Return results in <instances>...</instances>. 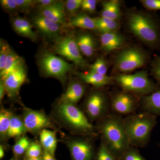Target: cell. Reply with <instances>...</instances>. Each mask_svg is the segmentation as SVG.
Returning <instances> with one entry per match:
<instances>
[{
  "label": "cell",
  "instance_id": "1",
  "mask_svg": "<svg viewBox=\"0 0 160 160\" xmlns=\"http://www.w3.org/2000/svg\"><path fill=\"white\" fill-rule=\"evenodd\" d=\"M100 130L105 142L117 158L122 159L130 148V144L124 128L123 120L109 116L104 120Z\"/></svg>",
  "mask_w": 160,
  "mask_h": 160
},
{
  "label": "cell",
  "instance_id": "2",
  "mask_svg": "<svg viewBox=\"0 0 160 160\" xmlns=\"http://www.w3.org/2000/svg\"><path fill=\"white\" fill-rule=\"evenodd\" d=\"M123 122L129 144L136 146L147 143L157 122L155 115L148 112L131 116Z\"/></svg>",
  "mask_w": 160,
  "mask_h": 160
},
{
  "label": "cell",
  "instance_id": "3",
  "mask_svg": "<svg viewBox=\"0 0 160 160\" xmlns=\"http://www.w3.org/2000/svg\"><path fill=\"white\" fill-rule=\"evenodd\" d=\"M55 113L62 126L73 133L86 135L94 131L87 117L75 105L58 103Z\"/></svg>",
  "mask_w": 160,
  "mask_h": 160
},
{
  "label": "cell",
  "instance_id": "4",
  "mask_svg": "<svg viewBox=\"0 0 160 160\" xmlns=\"http://www.w3.org/2000/svg\"><path fill=\"white\" fill-rule=\"evenodd\" d=\"M129 29L141 41L157 47L160 43V29L157 22L141 13H132L129 19Z\"/></svg>",
  "mask_w": 160,
  "mask_h": 160
},
{
  "label": "cell",
  "instance_id": "5",
  "mask_svg": "<svg viewBox=\"0 0 160 160\" xmlns=\"http://www.w3.org/2000/svg\"><path fill=\"white\" fill-rule=\"evenodd\" d=\"M115 79L119 85L126 91L142 94H150L156 90V86L149 78L145 71L132 74H119Z\"/></svg>",
  "mask_w": 160,
  "mask_h": 160
},
{
  "label": "cell",
  "instance_id": "6",
  "mask_svg": "<svg viewBox=\"0 0 160 160\" xmlns=\"http://www.w3.org/2000/svg\"><path fill=\"white\" fill-rule=\"evenodd\" d=\"M42 71L47 76L54 77L62 82L72 69V65L61 58L49 52L44 53L40 59Z\"/></svg>",
  "mask_w": 160,
  "mask_h": 160
},
{
  "label": "cell",
  "instance_id": "7",
  "mask_svg": "<svg viewBox=\"0 0 160 160\" xmlns=\"http://www.w3.org/2000/svg\"><path fill=\"white\" fill-rule=\"evenodd\" d=\"M56 53L73 62L77 66L85 67L86 62L82 56L77 41L72 35L60 39L54 46Z\"/></svg>",
  "mask_w": 160,
  "mask_h": 160
},
{
  "label": "cell",
  "instance_id": "8",
  "mask_svg": "<svg viewBox=\"0 0 160 160\" xmlns=\"http://www.w3.org/2000/svg\"><path fill=\"white\" fill-rule=\"evenodd\" d=\"M22 119L27 132L34 135L40 134L43 129L54 128L51 119L42 111L26 108Z\"/></svg>",
  "mask_w": 160,
  "mask_h": 160
},
{
  "label": "cell",
  "instance_id": "9",
  "mask_svg": "<svg viewBox=\"0 0 160 160\" xmlns=\"http://www.w3.org/2000/svg\"><path fill=\"white\" fill-rule=\"evenodd\" d=\"M146 62V56L142 52L135 48H129L123 50L118 56L116 66L122 72H130L141 68Z\"/></svg>",
  "mask_w": 160,
  "mask_h": 160
},
{
  "label": "cell",
  "instance_id": "10",
  "mask_svg": "<svg viewBox=\"0 0 160 160\" xmlns=\"http://www.w3.org/2000/svg\"><path fill=\"white\" fill-rule=\"evenodd\" d=\"M27 78V73L24 66L1 78V81L4 83L6 94L9 98H12L17 96Z\"/></svg>",
  "mask_w": 160,
  "mask_h": 160
},
{
  "label": "cell",
  "instance_id": "11",
  "mask_svg": "<svg viewBox=\"0 0 160 160\" xmlns=\"http://www.w3.org/2000/svg\"><path fill=\"white\" fill-rule=\"evenodd\" d=\"M72 160H92L94 149L92 143L82 138H74L67 142Z\"/></svg>",
  "mask_w": 160,
  "mask_h": 160
},
{
  "label": "cell",
  "instance_id": "12",
  "mask_svg": "<svg viewBox=\"0 0 160 160\" xmlns=\"http://www.w3.org/2000/svg\"><path fill=\"white\" fill-rule=\"evenodd\" d=\"M84 109L87 118L90 120L100 118L105 114L107 110L106 98L100 92L92 93L86 100Z\"/></svg>",
  "mask_w": 160,
  "mask_h": 160
},
{
  "label": "cell",
  "instance_id": "13",
  "mask_svg": "<svg viewBox=\"0 0 160 160\" xmlns=\"http://www.w3.org/2000/svg\"><path fill=\"white\" fill-rule=\"evenodd\" d=\"M85 92V87L80 82H72L66 92L62 95L58 103H67L76 105L82 99Z\"/></svg>",
  "mask_w": 160,
  "mask_h": 160
},
{
  "label": "cell",
  "instance_id": "14",
  "mask_svg": "<svg viewBox=\"0 0 160 160\" xmlns=\"http://www.w3.org/2000/svg\"><path fill=\"white\" fill-rule=\"evenodd\" d=\"M33 21L35 27L45 36L55 37L59 33L60 25L46 17L40 15L34 18Z\"/></svg>",
  "mask_w": 160,
  "mask_h": 160
},
{
  "label": "cell",
  "instance_id": "15",
  "mask_svg": "<svg viewBox=\"0 0 160 160\" xmlns=\"http://www.w3.org/2000/svg\"><path fill=\"white\" fill-rule=\"evenodd\" d=\"M65 9L66 7L64 3L57 1L51 6L42 9L41 15L61 25L65 23Z\"/></svg>",
  "mask_w": 160,
  "mask_h": 160
},
{
  "label": "cell",
  "instance_id": "16",
  "mask_svg": "<svg viewBox=\"0 0 160 160\" xmlns=\"http://www.w3.org/2000/svg\"><path fill=\"white\" fill-rule=\"evenodd\" d=\"M112 106L113 110L121 114H129L134 109V101L129 95L126 93H119L116 96Z\"/></svg>",
  "mask_w": 160,
  "mask_h": 160
},
{
  "label": "cell",
  "instance_id": "17",
  "mask_svg": "<svg viewBox=\"0 0 160 160\" xmlns=\"http://www.w3.org/2000/svg\"><path fill=\"white\" fill-rule=\"evenodd\" d=\"M125 41L124 37L116 32L102 33L100 37L101 46L107 52L118 49L122 46Z\"/></svg>",
  "mask_w": 160,
  "mask_h": 160
},
{
  "label": "cell",
  "instance_id": "18",
  "mask_svg": "<svg viewBox=\"0 0 160 160\" xmlns=\"http://www.w3.org/2000/svg\"><path fill=\"white\" fill-rule=\"evenodd\" d=\"M12 26L16 32L21 36L32 41L37 39V36L33 31L31 24L24 18L18 17L12 19Z\"/></svg>",
  "mask_w": 160,
  "mask_h": 160
},
{
  "label": "cell",
  "instance_id": "19",
  "mask_svg": "<svg viewBox=\"0 0 160 160\" xmlns=\"http://www.w3.org/2000/svg\"><path fill=\"white\" fill-rule=\"evenodd\" d=\"M39 136L41 145L44 150L55 158L58 144L56 132L50 129H44L40 132Z\"/></svg>",
  "mask_w": 160,
  "mask_h": 160
},
{
  "label": "cell",
  "instance_id": "20",
  "mask_svg": "<svg viewBox=\"0 0 160 160\" xmlns=\"http://www.w3.org/2000/svg\"><path fill=\"white\" fill-rule=\"evenodd\" d=\"M79 76L87 84L97 87L109 85L112 82L113 78L89 72L88 73H80Z\"/></svg>",
  "mask_w": 160,
  "mask_h": 160
},
{
  "label": "cell",
  "instance_id": "21",
  "mask_svg": "<svg viewBox=\"0 0 160 160\" xmlns=\"http://www.w3.org/2000/svg\"><path fill=\"white\" fill-rule=\"evenodd\" d=\"M143 106L148 112L160 115V89L146 96L143 100Z\"/></svg>",
  "mask_w": 160,
  "mask_h": 160
},
{
  "label": "cell",
  "instance_id": "22",
  "mask_svg": "<svg viewBox=\"0 0 160 160\" xmlns=\"http://www.w3.org/2000/svg\"><path fill=\"white\" fill-rule=\"evenodd\" d=\"M27 132L22 118L13 115L9 126L6 138L21 137Z\"/></svg>",
  "mask_w": 160,
  "mask_h": 160
},
{
  "label": "cell",
  "instance_id": "23",
  "mask_svg": "<svg viewBox=\"0 0 160 160\" xmlns=\"http://www.w3.org/2000/svg\"><path fill=\"white\" fill-rule=\"evenodd\" d=\"M24 66L22 58L12 49L6 61L5 69L2 72L0 73L1 78Z\"/></svg>",
  "mask_w": 160,
  "mask_h": 160
},
{
  "label": "cell",
  "instance_id": "24",
  "mask_svg": "<svg viewBox=\"0 0 160 160\" xmlns=\"http://www.w3.org/2000/svg\"><path fill=\"white\" fill-rule=\"evenodd\" d=\"M69 26L83 29H96L95 18L85 14H80L72 18L68 23Z\"/></svg>",
  "mask_w": 160,
  "mask_h": 160
},
{
  "label": "cell",
  "instance_id": "25",
  "mask_svg": "<svg viewBox=\"0 0 160 160\" xmlns=\"http://www.w3.org/2000/svg\"><path fill=\"white\" fill-rule=\"evenodd\" d=\"M119 2L116 0L108 1L103 3L102 17L108 18L112 20H117L121 16Z\"/></svg>",
  "mask_w": 160,
  "mask_h": 160
},
{
  "label": "cell",
  "instance_id": "26",
  "mask_svg": "<svg viewBox=\"0 0 160 160\" xmlns=\"http://www.w3.org/2000/svg\"><path fill=\"white\" fill-rule=\"evenodd\" d=\"M78 46L82 53L86 57H91L94 53V40L90 35H81L77 40Z\"/></svg>",
  "mask_w": 160,
  "mask_h": 160
},
{
  "label": "cell",
  "instance_id": "27",
  "mask_svg": "<svg viewBox=\"0 0 160 160\" xmlns=\"http://www.w3.org/2000/svg\"><path fill=\"white\" fill-rule=\"evenodd\" d=\"M96 29L102 33L113 32L118 29V24L115 20L108 18L101 17L95 18Z\"/></svg>",
  "mask_w": 160,
  "mask_h": 160
},
{
  "label": "cell",
  "instance_id": "28",
  "mask_svg": "<svg viewBox=\"0 0 160 160\" xmlns=\"http://www.w3.org/2000/svg\"><path fill=\"white\" fill-rule=\"evenodd\" d=\"M13 114L9 109L2 108L0 111V136L1 139L6 138L12 118Z\"/></svg>",
  "mask_w": 160,
  "mask_h": 160
},
{
  "label": "cell",
  "instance_id": "29",
  "mask_svg": "<svg viewBox=\"0 0 160 160\" xmlns=\"http://www.w3.org/2000/svg\"><path fill=\"white\" fill-rule=\"evenodd\" d=\"M31 142L27 137H21L15 143L12 147V151L16 156H19L26 153Z\"/></svg>",
  "mask_w": 160,
  "mask_h": 160
},
{
  "label": "cell",
  "instance_id": "30",
  "mask_svg": "<svg viewBox=\"0 0 160 160\" xmlns=\"http://www.w3.org/2000/svg\"><path fill=\"white\" fill-rule=\"evenodd\" d=\"M12 50L10 46L5 41L0 42V73L2 72L6 66V61Z\"/></svg>",
  "mask_w": 160,
  "mask_h": 160
},
{
  "label": "cell",
  "instance_id": "31",
  "mask_svg": "<svg viewBox=\"0 0 160 160\" xmlns=\"http://www.w3.org/2000/svg\"><path fill=\"white\" fill-rule=\"evenodd\" d=\"M108 146L102 141L98 151L97 160H118Z\"/></svg>",
  "mask_w": 160,
  "mask_h": 160
},
{
  "label": "cell",
  "instance_id": "32",
  "mask_svg": "<svg viewBox=\"0 0 160 160\" xmlns=\"http://www.w3.org/2000/svg\"><path fill=\"white\" fill-rule=\"evenodd\" d=\"M90 72L106 75L107 72V65L103 58H99L93 64L89 66Z\"/></svg>",
  "mask_w": 160,
  "mask_h": 160
},
{
  "label": "cell",
  "instance_id": "33",
  "mask_svg": "<svg viewBox=\"0 0 160 160\" xmlns=\"http://www.w3.org/2000/svg\"><path fill=\"white\" fill-rule=\"evenodd\" d=\"M42 147L41 144L36 142H31L26 153V158L41 157L42 153Z\"/></svg>",
  "mask_w": 160,
  "mask_h": 160
},
{
  "label": "cell",
  "instance_id": "34",
  "mask_svg": "<svg viewBox=\"0 0 160 160\" xmlns=\"http://www.w3.org/2000/svg\"><path fill=\"white\" fill-rule=\"evenodd\" d=\"M19 11L28 12L36 6V1L32 0H15Z\"/></svg>",
  "mask_w": 160,
  "mask_h": 160
},
{
  "label": "cell",
  "instance_id": "35",
  "mask_svg": "<svg viewBox=\"0 0 160 160\" xmlns=\"http://www.w3.org/2000/svg\"><path fill=\"white\" fill-rule=\"evenodd\" d=\"M2 7L6 11L11 13H15L19 11L15 0H1Z\"/></svg>",
  "mask_w": 160,
  "mask_h": 160
},
{
  "label": "cell",
  "instance_id": "36",
  "mask_svg": "<svg viewBox=\"0 0 160 160\" xmlns=\"http://www.w3.org/2000/svg\"><path fill=\"white\" fill-rule=\"evenodd\" d=\"M82 0H68L66 1L65 7L69 13H74L82 7Z\"/></svg>",
  "mask_w": 160,
  "mask_h": 160
},
{
  "label": "cell",
  "instance_id": "37",
  "mask_svg": "<svg viewBox=\"0 0 160 160\" xmlns=\"http://www.w3.org/2000/svg\"><path fill=\"white\" fill-rule=\"evenodd\" d=\"M122 160H146L138 150L129 148L122 159Z\"/></svg>",
  "mask_w": 160,
  "mask_h": 160
},
{
  "label": "cell",
  "instance_id": "38",
  "mask_svg": "<svg viewBox=\"0 0 160 160\" xmlns=\"http://www.w3.org/2000/svg\"><path fill=\"white\" fill-rule=\"evenodd\" d=\"M141 2L148 10L152 11L160 10V0H142Z\"/></svg>",
  "mask_w": 160,
  "mask_h": 160
},
{
  "label": "cell",
  "instance_id": "39",
  "mask_svg": "<svg viewBox=\"0 0 160 160\" xmlns=\"http://www.w3.org/2000/svg\"><path fill=\"white\" fill-rule=\"evenodd\" d=\"M97 1L96 0H83L82 4V9L88 12H94L96 9Z\"/></svg>",
  "mask_w": 160,
  "mask_h": 160
},
{
  "label": "cell",
  "instance_id": "40",
  "mask_svg": "<svg viewBox=\"0 0 160 160\" xmlns=\"http://www.w3.org/2000/svg\"><path fill=\"white\" fill-rule=\"evenodd\" d=\"M152 74L155 78L160 82V57L157 58L152 65Z\"/></svg>",
  "mask_w": 160,
  "mask_h": 160
},
{
  "label": "cell",
  "instance_id": "41",
  "mask_svg": "<svg viewBox=\"0 0 160 160\" xmlns=\"http://www.w3.org/2000/svg\"><path fill=\"white\" fill-rule=\"evenodd\" d=\"M56 2L57 1L54 0H38L36 1V6L42 10L51 6Z\"/></svg>",
  "mask_w": 160,
  "mask_h": 160
},
{
  "label": "cell",
  "instance_id": "42",
  "mask_svg": "<svg viewBox=\"0 0 160 160\" xmlns=\"http://www.w3.org/2000/svg\"><path fill=\"white\" fill-rule=\"evenodd\" d=\"M5 93H6V88L4 83L0 81V100L2 101L4 98Z\"/></svg>",
  "mask_w": 160,
  "mask_h": 160
},
{
  "label": "cell",
  "instance_id": "43",
  "mask_svg": "<svg viewBox=\"0 0 160 160\" xmlns=\"http://www.w3.org/2000/svg\"><path fill=\"white\" fill-rule=\"evenodd\" d=\"M42 160H55V158L48 152L44 150L42 155Z\"/></svg>",
  "mask_w": 160,
  "mask_h": 160
},
{
  "label": "cell",
  "instance_id": "44",
  "mask_svg": "<svg viewBox=\"0 0 160 160\" xmlns=\"http://www.w3.org/2000/svg\"><path fill=\"white\" fill-rule=\"evenodd\" d=\"M5 156V150L2 145L0 146V158L2 159Z\"/></svg>",
  "mask_w": 160,
  "mask_h": 160
},
{
  "label": "cell",
  "instance_id": "45",
  "mask_svg": "<svg viewBox=\"0 0 160 160\" xmlns=\"http://www.w3.org/2000/svg\"><path fill=\"white\" fill-rule=\"evenodd\" d=\"M26 160H42V157L37 158H26Z\"/></svg>",
  "mask_w": 160,
  "mask_h": 160
},
{
  "label": "cell",
  "instance_id": "46",
  "mask_svg": "<svg viewBox=\"0 0 160 160\" xmlns=\"http://www.w3.org/2000/svg\"><path fill=\"white\" fill-rule=\"evenodd\" d=\"M10 160H13V158L11 159H10Z\"/></svg>",
  "mask_w": 160,
  "mask_h": 160
}]
</instances>
